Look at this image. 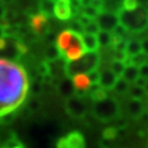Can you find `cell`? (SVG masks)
Instances as JSON below:
<instances>
[{
	"instance_id": "cell-1",
	"label": "cell",
	"mask_w": 148,
	"mask_h": 148,
	"mask_svg": "<svg viewBox=\"0 0 148 148\" xmlns=\"http://www.w3.org/2000/svg\"><path fill=\"white\" fill-rule=\"evenodd\" d=\"M29 77L24 67L0 58V117L14 112L29 93Z\"/></svg>"
},
{
	"instance_id": "cell-2",
	"label": "cell",
	"mask_w": 148,
	"mask_h": 148,
	"mask_svg": "<svg viewBox=\"0 0 148 148\" xmlns=\"http://www.w3.org/2000/svg\"><path fill=\"white\" fill-rule=\"evenodd\" d=\"M120 25L131 33H143L148 29V9L139 5L133 11L120 9L116 13Z\"/></svg>"
},
{
	"instance_id": "cell-3",
	"label": "cell",
	"mask_w": 148,
	"mask_h": 148,
	"mask_svg": "<svg viewBox=\"0 0 148 148\" xmlns=\"http://www.w3.org/2000/svg\"><path fill=\"white\" fill-rule=\"evenodd\" d=\"M100 62L101 57L99 52L86 53L81 58L66 63L64 66V73L69 79H71L76 75H88L91 71L98 70Z\"/></svg>"
},
{
	"instance_id": "cell-4",
	"label": "cell",
	"mask_w": 148,
	"mask_h": 148,
	"mask_svg": "<svg viewBox=\"0 0 148 148\" xmlns=\"http://www.w3.org/2000/svg\"><path fill=\"white\" fill-rule=\"evenodd\" d=\"M92 114L98 121L109 123L121 116L120 102L114 97H108L99 102H95L92 106Z\"/></svg>"
},
{
	"instance_id": "cell-5",
	"label": "cell",
	"mask_w": 148,
	"mask_h": 148,
	"mask_svg": "<svg viewBox=\"0 0 148 148\" xmlns=\"http://www.w3.org/2000/svg\"><path fill=\"white\" fill-rule=\"evenodd\" d=\"M64 109L69 116L74 119H82L88 112V106L85 103V101L76 95H73L65 100Z\"/></svg>"
},
{
	"instance_id": "cell-6",
	"label": "cell",
	"mask_w": 148,
	"mask_h": 148,
	"mask_svg": "<svg viewBox=\"0 0 148 148\" xmlns=\"http://www.w3.org/2000/svg\"><path fill=\"white\" fill-rule=\"evenodd\" d=\"M95 21L97 22L100 31L109 32V33L114 31L117 25L120 24L119 16H117L116 13L106 12V11L100 12V14L97 16V19H95Z\"/></svg>"
},
{
	"instance_id": "cell-7",
	"label": "cell",
	"mask_w": 148,
	"mask_h": 148,
	"mask_svg": "<svg viewBox=\"0 0 148 148\" xmlns=\"http://www.w3.org/2000/svg\"><path fill=\"white\" fill-rule=\"evenodd\" d=\"M85 137L78 131H74L68 135L59 138L56 144V148H85Z\"/></svg>"
},
{
	"instance_id": "cell-8",
	"label": "cell",
	"mask_w": 148,
	"mask_h": 148,
	"mask_svg": "<svg viewBox=\"0 0 148 148\" xmlns=\"http://www.w3.org/2000/svg\"><path fill=\"white\" fill-rule=\"evenodd\" d=\"M45 16L41 13H34L30 16V27L36 35H43L48 33V23Z\"/></svg>"
},
{
	"instance_id": "cell-9",
	"label": "cell",
	"mask_w": 148,
	"mask_h": 148,
	"mask_svg": "<svg viewBox=\"0 0 148 148\" xmlns=\"http://www.w3.org/2000/svg\"><path fill=\"white\" fill-rule=\"evenodd\" d=\"M54 16L60 21H68L73 18L71 5L68 0H58L55 1L54 5Z\"/></svg>"
},
{
	"instance_id": "cell-10",
	"label": "cell",
	"mask_w": 148,
	"mask_h": 148,
	"mask_svg": "<svg viewBox=\"0 0 148 148\" xmlns=\"http://www.w3.org/2000/svg\"><path fill=\"white\" fill-rule=\"evenodd\" d=\"M126 111L130 117H132L133 120H138V119H140L143 116L144 111H145V106H144V103L140 100L130 99L127 101Z\"/></svg>"
},
{
	"instance_id": "cell-11",
	"label": "cell",
	"mask_w": 148,
	"mask_h": 148,
	"mask_svg": "<svg viewBox=\"0 0 148 148\" xmlns=\"http://www.w3.org/2000/svg\"><path fill=\"white\" fill-rule=\"evenodd\" d=\"M117 79H119V77H117L116 75L113 74L110 69H106V70H103L101 73L99 86H100L102 89L106 90V91H108V90H113Z\"/></svg>"
},
{
	"instance_id": "cell-12",
	"label": "cell",
	"mask_w": 148,
	"mask_h": 148,
	"mask_svg": "<svg viewBox=\"0 0 148 148\" xmlns=\"http://www.w3.org/2000/svg\"><path fill=\"white\" fill-rule=\"evenodd\" d=\"M56 88H57V91H58L59 95L65 98V100L75 95L76 90H75L74 86H73L71 79H69V78H64V79L59 80L58 85H57Z\"/></svg>"
},
{
	"instance_id": "cell-13",
	"label": "cell",
	"mask_w": 148,
	"mask_h": 148,
	"mask_svg": "<svg viewBox=\"0 0 148 148\" xmlns=\"http://www.w3.org/2000/svg\"><path fill=\"white\" fill-rule=\"evenodd\" d=\"M82 43H84V47H85L86 53H95L99 51V42H98V37L97 35L92 34H86L84 33L81 35Z\"/></svg>"
},
{
	"instance_id": "cell-14",
	"label": "cell",
	"mask_w": 148,
	"mask_h": 148,
	"mask_svg": "<svg viewBox=\"0 0 148 148\" xmlns=\"http://www.w3.org/2000/svg\"><path fill=\"white\" fill-rule=\"evenodd\" d=\"M71 82L76 91H88L91 87L87 75H76L71 78Z\"/></svg>"
},
{
	"instance_id": "cell-15",
	"label": "cell",
	"mask_w": 148,
	"mask_h": 148,
	"mask_svg": "<svg viewBox=\"0 0 148 148\" xmlns=\"http://www.w3.org/2000/svg\"><path fill=\"white\" fill-rule=\"evenodd\" d=\"M123 79L125 80L126 82H128L130 85L131 84H135L137 79L139 78V73H138V67L135 66V65H130V66H126L123 74H122V77Z\"/></svg>"
},
{
	"instance_id": "cell-16",
	"label": "cell",
	"mask_w": 148,
	"mask_h": 148,
	"mask_svg": "<svg viewBox=\"0 0 148 148\" xmlns=\"http://www.w3.org/2000/svg\"><path fill=\"white\" fill-rule=\"evenodd\" d=\"M125 53H126L128 57H135L139 54H142L143 53V51H142V42L139 40H136V38L127 41Z\"/></svg>"
},
{
	"instance_id": "cell-17",
	"label": "cell",
	"mask_w": 148,
	"mask_h": 148,
	"mask_svg": "<svg viewBox=\"0 0 148 148\" xmlns=\"http://www.w3.org/2000/svg\"><path fill=\"white\" fill-rule=\"evenodd\" d=\"M45 62L52 64L57 62L58 59L62 58V53L59 52V49L55 44H51L48 45L47 48L45 49Z\"/></svg>"
},
{
	"instance_id": "cell-18",
	"label": "cell",
	"mask_w": 148,
	"mask_h": 148,
	"mask_svg": "<svg viewBox=\"0 0 148 148\" xmlns=\"http://www.w3.org/2000/svg\"><path fill=\"white\" fill-rule=\"evenodd\" d=\"M54 5L55 1L52 0H43L38 2V13H41L46 18L54 16Z\"/></svg>"
},
{
	"instance_id": "cell-19",
	"label": "cell",
	"mask_w": 148,
	"mask_h": 148,
	"mask_svg": "<svg viewBox=\"0 0 148 148\" xmlns=\"http://www.w3.org/2000/svg\"><path fill=\"white\" fill-rule=\"evenodd\" d=\"M130 88H131V85L128 82H126L123 78H119L115 86H114V88H113V90L115 91V93H117V95H123L128 93Z\"/></svg>"
},
{
	"instance_id": "cell-20",
	"label": "cell",
	"mask_w": 148,
	"mask_h": 148,
	"mask_svg": "<svg viewBox=\"0 0 148 148\" xmlns=\"http://www.w3.org/2000/svg\"><path fill=\"white\" fill-rule=\"evenodd\" d=\"M97 37H98V42H99V45H100V46L106 47V46H110V45H111L112 33L100 31L97 34Z\"/></svg>"
},
{
	"instance_id": "cell-21",
	"label": "cell",
	"mask_w": 148,
	"mask_h": 148,
	"mask_svg": "<svg viewBox=\"0 0 148 148\" xmlns=\"http://www.w3.org/2000/svg\"><path fill=\"white\" fill-rule=\"evenodd\" d=\"M146 95L145 93V90L144 88H140V87H138V86L134 85L132 86L130 90H128V95L131 97V99L133 100H140L144 98V95Z\"/></svg>"
},
{
	"instance_id": "cell-22",
	"label": "cell",
	"mask_w": 148,
	"mask_h": 148,
	"mask_svg": "<svg viewBox=\"0 0 148 148\" xmlns=\"http://www.w3.org/2000/svg\"><path fill=\"white\" fill-rule=\"evenodd\" d=\"M43 89H44V85H43V80L35 79L31 85L29 86V92L32 95H34V98L38 95L40 93H42Z\"/></svg>"
},
{
	"instance_id": "cell-23",
	"label": "cell",
	"mask_w": 148,
	"mask_h": 148,
	"mask_svg": "<svg viewBox=\"0 0 148 148\" xmlns=\"http://www.w3.org/2000/svg\"><path fill=\"white\" fill-rule=\"evenodd\" d=\"M117 135H119V132H117L116 127H114V126L106 127V130L103 131V133H102L103 140H106V142L115 139V138L117 137Z\"/></svg>"
},
{
	"instance_id": "cell-24",
	"label": "cell",
	"mask_w": 148,
	"mask_h": 148,
	"mask_svg": "<svg viewBox=\"0 0 148 148\" xmlns=\"http://www.w3.org/2000/svg\"><path fill=\"white\" fill-rule=\"evenodd\" d=\"M80 13H82V14H85V16H89L90 19H92V20H95L97 16L100 14V11L98 10L97 8H95V7H92V5H88V7L82 8Z\"/></svg>"
},
{
	"instance_id": "cell-25",
	"label": "cell",
	"mask_w": 148,
	"mask_h": 148,
	"mask_svg": "<svg viewBox=\"0 0 148 148\" xmlns=\"http://www.w3.org/2000/svg\"><path fill=\"white\" fill-rule=\"evenodd\" d=\"M124 69H125V65H124V63L117 62V60H113V62H112L110 70H111L113 74L116 75L119 78H121L122 77V74H123Z\"/></svg>"
},
{
	"instance_id": "cell-26",
	"label": "cell",
	"mask_w": 148,
	"mask_h": 148,
	"mask_svg": "<svg viewBox=\"0 0 148 148\" xmlns=\"http://www.w3.org/2000/svg\"><path fill=\"white\" fill-rule=\"evenodd\" d=\"M140 5V3L138 1H135V0H125L122 2V9L126 11H133L135 9H137L138 7Z\"/></svg>"
},
{
	"instance_id": "cell-27",
	"label": "cell",
	"mask_w": 148,
	"mask_h": 148,
	"mask_svg": "<svg viewBox=\"0 0 148 148\" xmlns=\"http://www.w3.org/2000/svg\"><path fill=\"white\" fill-rule=\"evenodd\" d=\"M68 30L75 32V33H77V34H80V35L84 34V27L80 24L79 22L77 21V19H74V20H71V21L69 22Z\"/></svg>"
},
{
	"instance_id": "cell-28",
	"label": "cell",
	"mask_w": 148,
	"mask_h": 148,
	"mask_svg": "<svg viewBox=\"0 0 148 148\" xmlns=\"http://www.w3.org/2000/svg\"><path fill=\"white\" fill-rule=\"evenodd\" d=\"M99 32H100V29H99V27H98V24H97L95 21H92L91 23H89L87 27H84V33H86V34L97 35Z\"/></svg>"
},
{
	"instance_id": "cell-29",
	"label": "cell",
	"mask_w": 148,
	"mask_h": 148,
	"mask_svg": "<svg viewBox=\"0 0 148 148\" xmlns=\"http://www.w3.org/2000/svg\"><path fill=\"white\" fill-rule=\"evenodd\" d=\"M87 76H88V79H89L91 86L99 85V82H100V77H101V73L99 71V70L91 71V73H89Z\"/></svg>"
},
{
	"instance_id": "cell-30",
	"label": "cell",
	"mask_w": 148,
	"mask_h": 148,
	"mask_svg": "<svg viewBox=\"0 0 148 148\" xmlns=\"http://www.w3.org/2000/svg\"><path fill=\"white\" fill-rule=\"evenodd\" d=\"M41 108V102L37 98H32L30 102H29V106H27V110L30 112H36L38 111V109Z\"/></svg>"
},
{
	"instance_id": "cell-31",
	"label": "cell",
	"mask_w": 148,
	"mask_h": 148,
	"mask_svg": "<svg viewBox=\"0 0 148 148\" xmlns=\"http://www.w3.org/2000/svg\"><path fill=\"white\" fill-rule=\"evenodd\" d=\"M138 73H139V78L148 80V63L140 65L138 67Z\"/></svg>"
},
{
	"instance_id": "cell-32",
	"label": "cell",
	"mask_w": 148,
	"mask_h": 148,
	"mask_svg": "<svg viewBox=\"0 0 148 148\" xmlns=\"http://www.w3.org/2000/svg\"><path fill=\"white\" fill-rule=\"evenodd\" d=\"M14 117H16V114H14V112H12V113H9V114H5L3 116H1L0 120L3 122V123H10Z\"/></svg>"
},
{
	"instance_id": "cell-33",
	"label": "cell",
	"mask_w": 148,
	"mask_h": 148,
	"mask_svg": "<svg viewBox=\"0 0 148 148\" xmlns=\"http://www.w3.org/2000/svg\"><path fill=\"white\" fill-rule=\"evenodd\" d=\"M140 42H142V51H143V54L148 56V37L144 38L143 41H140Z\"/></svg>"
},
{
	"instance_id": "cell-34",
	"label": "cell",
	"mask_w": 148,
	"mask_h": 148,
	"mask_svg": "<svg viewBox=\"0 0 148 148\" xmlns=\"http://www.w3.org/2000/svg\"><path fill=\"white\" fill-rule=\"evenodd\" d=\"M5 16H7V9L3 7V5H1V3H0V20H2V21H3Z\"/></svg>"
},
{
	"instance_id": "cell-35",
	"label": "cell",
	"mask_w": 148,
	"mask_h": 148,
	"mask_svg": "<svg viewBox=\"0 0 148 148\" xmlns=\"http://www.w3.org/2000/svg\"><path fill=\"white\" fill-rule=\"evenodd\" d=\"M7 46V42L5 38H0V51H3Z\"/></svg>"
},
{
	"instance_id": "cell-36",
	"label": "cell",
	"mask_w": 148,
	"mask_h": 148,
	"mask_svg": "<svg viewBox=\"0 0 148 148\" xmlns=\"http://www.w3.org/2000/svg\"><path fill=\"white\" fill-rule=\"evenodd\" d=\"M0 38H5V32H3V25L0 24Z\"/></svg>"
},
{
	"instance_id": "cell-37",
	"label": "cell",
	"mask_w": 148,
	"mask_h": 148,
	"mask_svg": "<svg viewBox=\"0 0 148 148\" xmlns=\"http://www.w3.org/2000/svg\"><path fill=\"white\" fill-rule=\"evenodd\" d=\"M144 90H145V93L148 95V80L146 81V85H145V88H144Z\"/></svg>"
},
{
	"instance_id": "cell-38",
	"label": "cell",
	"mask_w": 148,
	"mask_h": 148,
	"mask_svg": "<svg viewBox=\"0 0 148 148\" xmlns=\"http://www.w3.org/2000/svg\"><path fill=\"white\" fill-rule=\"evenodd\" d=\"M12 148H23V147H22V145H19V146H16V147H12Z\"/></svg>"
},
{
	"instance_id": "cell-39",
	"label": "cell",
	"mask_w": 148,
	"mask_h": 148,
	"mask_svg": "<svg viewBox=\"0 0 148 148\" xmlns=\"http://www.w3.org/2000/svg\"><path fill=\"white\" fill-rule=\"evenodd\" d=\"M110 148H113V147H110Z\"/></svg>"
}]
</instances>
